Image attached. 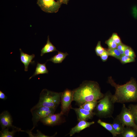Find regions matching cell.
<instances>
[{"mask_svg": "<svg viewBox=\"0 0 137 137\" xmlns=\"http://www.w3.org/2000/svg\"><path fill=\"white\" fill-rule=\"evenodd\" d=\"M73 101L80 106L85 102L100 100L104 96L99 84L96 81H85L73 90Z\"/></svg>", "mask_w": 137, "mask_h": 137, "instance_id": "1", "label": "cell"}, {"mask_svg": "<svg viewBox=\"0 0 137 137\" xmlns=\"http://www.w3.org/2000/svg\"><path fill=\"white\" fill-rule=\"evenodd\" d=\"M108 81L115 88V93L112 97L114 103H124L137 101V84L133 79H131L122 85L116 84L111 77H109Z\"/></svg>", "mask_w": 137, "mask_h": 137, "instance_id": "2", "label": "cell"}, {"mask_svg": "<svg viewBox=\"0 0 137 137\" xmlns=\"http://www.w3.org/2000/svg\"><path fill=\"white\" fill-rule=\"evenodd\" d=\"M112 95L109 92H107L98 101L94 110L95 115L101 118L112 117L114 104L112 100Z\"/></svg>", "mask_w": 137, "mask_h": 137, "instance_id": "3", "label": "cell"}, {"mask_svg": "<svg viewBox=\"0 0 137 137\" xmlns=\"http://www.w3.org/2000/svg\"><path fill=\"white\" fill-rule=\"evenodd\" d=\"M62 93L43 89L40 94L38 102L33 107L45 106L56 109L60 102Z\"/></svg>", "mask_w": 137, "mask_h": 137, "instance_id": "4", "label": "cell"}, {"mask_svg": "<svg viewBox=\"0 0 137 137\" xmlns=\"http://www.w3.org/2000/svg\"><path fill=\"white\" fill-rule=\"evenodd\" d=\"M56 109L45 106L33 107L30 111L32 115V120L33 127L30 130L32 131L37 126L41 119L48 115L54 114Z\"/></svg>", "mask_w": 137, "mask_h": 137, "instance_id": "5", "label": "cell"}, {"mask_svg": "<svg viewBox=\"0 0 137 137\" xmlns=\"http://www.w3.org/2000/svg\"><path fill=\"white\" fill-rule=\"evenodd\" d=\"M118 116L125 126L132 127L137 130V125L135 123L133 115L125 104H123L121 112Z\"/></svg>", "mask_w": 137, "mask_h": 137, "instance_id": "6", "label": "cell"}, {"mask_svg": "<svg viewBox=\"0 0 137 137\" xmlns=\"http://www.w3.org/2000/svg\"><path fill=\"white\" fill-rule=\"evenodd\" d=\"M73 101V92L68 89H66L62 93L61 97V111L63 115L68 114L70 109L71 104Z\"/></svg>", "mask_w": 137, "mask_h": 137, "instance_id": "7", "label": "cell"}, {"mask_svg": "<svg viewBox=\"0 0 137 137\" xmlns=\"http://www.w3.org/2000/svg\"><path fill=\"white\" fill-rule=\"evenodd\" d=\"M37 3L42 10L50 13L57 12L62 4L55 0H37Z\"/></svg>", "mask_w": 137, "mask_h": 137, "instance_id": "8", "label": "cell"}, {"mask_svg": "<svg viewBox=\"0 0 137 137\" xmlns=\"http://www.w3.org/2000/svg\"><path fill=\"white\" fill-rule=\"evenodd\" d=\"M63 115L61 112L59 113L52 114L43 118L40 121L44 125L53 126L60 124L62 121V116Z\"/></svg>", "mask_w": 137, "mask_h": 137, "instance_id": "9", "label": "cell"}, {"mask_svg": "<svg viewBox=\"0 0 137 137\" xmlns=\"http://www.w3.org/2000/svg\"><path fill=\"white\" fill-rule=\"evenodd\" d=\"M12 119L9 112L7 111L3 112L0 115V124L2 129L11 128L12 129L18 128L12 125Z\"/></svg>", "mask_w": 137, "mask_h": 137, "instance_id": "10", "label": "cell"}, {"mask_svg": "<svg viewBox=\"0 0 137 137\" xmlns=\"http://www.w3.org/2000/svg\"><path fill=\"white\" fill-rule=\"evenodd\" d=\"M75 111L77 115V120L87 121L92 118L95 115L93 111H87L79 107V108H71Z\"/></svg>", "mask_w": 137, "mask_h": 137, "instance_id": "11", "label": "cell"}, {"mask_svg": "<svg viewBox=\"0 0 137 137\" xmlns=\"http://www.w3.org/2000/svg\"><path fill=\"white\" fill-rule=\"evenodd\" d=\"M94 123V121L88 122L85 120H81L79 121L77 124L71 129L69 133L70 136H72L76 133L79 132Z\"/></svg>", "mask_w": 137, "mask_h": 137, "instance_id": "12", "label": "cell"}, {"mask_svg": "<svg viewBox=\"0 0 137 137\" xmlns=\"http://www.w3.org/2000/svg\"><path fill=\"white\" fill-rule=\"evenodd\" d=\"M19 50L20 52V58L21 61L24 65L25 71H28V65L35 58V55L34 54L29 55L24 53L21 49H20Z\"/></svg>", "mask_w": 137, "mask_h": 137, "instance_id": "13", "label": "cell"}, {"mask_svg": "<svg viewBox=\"0 0 137 137\" xmlns=\"http://www.w3.org/2000/svg\"><path fill=\"white\" fill-rule=\"evenodd\" d=\"M56 51H58L56 49V47L50 42L49 36H48L46 44L41 50V56H42L45 53H50Z\"/></svg>", "mask_w": 137, "mask_h": 137, "instance_id": "14", "label": "cell"}, {"mask_svg": "<svg viewBox=\"0 0 137 137\" xmlns=\"http://www.w3.org/2000/svg\"><path fill=\"white\" fill-rule=\"evenodd\" d=\"M112 124L115 131L119 134H121L123 132L125 126L121 121L118 115L114 119Z\"/></svg>", "mask_w": 137, "mask_h": 137, "instance_id": "15", "label": "cell"}, {"mask_svg": "<svg viewBox=\"0 0 137 137\" xmlns=\"http://www.w3.org/2000/svg\"><path fill=\"white\" fill-rule=\"evenodd\" d=\"M68 55L67 53H65L58 51L57 54L55 55L47 61H50L54 63H61Z\"/></svg>", "mask_w": 137, "mask_h": 137, "instance_id": "16", "label": "cell"}, {"mask_svg": "<svg viewBox=\"0 0 137 137\" xmlns=\"http://www.w3.org/2000/svg\"><path fill=\"white\" fill-rule=\"evenodd\" d=\"M121 134L123 137H137V130L132 127L126 126Z\"/></svg>", "mask_w": 137, "mask_h": 137, "instance_id": "17", "label": "cell"}, {"mask_svg": "<svg viewBox=\"0 0 137 137\" xmlns=\"http://www.w3.org/2000/svg\"><path fill=\"white\" fill-rule=\"evenodd\" d=\"M48 73V71L46 67V63L41 64L38 62L35 72L33 75L29 78V79L33 77H34L39 74Z\"/></svg>", "mask_w": 137, "mask_h": 137, "instance_id": "18", "label": "cell"}, {"mask_svg": "<svg viewBox=\"0 0 137 137\" xmlns=\"http://www.w3.org/2000/svg\"><path fill=\"white\" fill-rule=\"evenodd\" d=\"M9 128H7L2 129L0 131V137H13L17 132L22 131L21 129L20 128L12 129L11 131L9 130Z\"/></svg>", "mask_w": 137, "mask_h": 137, "instance_id": "19", "label": "cell"}, {"mask_svg": "<svg viewBox=\"0 0 137 137\" xmlns=\"http://www.w3.org/2000/svg\"><path fill=\"white\" fill-rule=\"evenodd\" d=\"M97 122L99 124L110 132L113 137H116L119 134L114 130L112 124L102 121L100 119L98 120Z\"/></svg>", "mask_w": 137, "mask_h": 137, "instance_id": "20", "label": "cell"}, {"mask_svg": "<svg viewBox=\"0 0 137 137\" xmlns=\"http://www.w3.org/2000/svg\"><path fill=\"white\" fill-rule=\"evenodd\" d=\"M98 102V101H88L85 102L79 107L87 111H93Z\"/></svg>", "mask_w": 137, "mask_h": 137, "instance_id": "21", "label": "cell"}, {"mask_svg": "<svg viewBox=\"0 0 137 137\" xmlns=\"http://www.w3.org/2000/svg\"><path fill=\"white\" fill-rule=\"evenodd\" d=\"M109 56L120 60L121 55L119 50L117 48L107 49Z\"/></svg>", "mask_w": 137, "mask_h": 137, "instance_id": "22", "label": "cell"}, {"mask_svg": "<svg viewBox=\"0 0 137 137\" xmlns=\"http://www.w3.org/2000/svg\"><path fill=\"white\" fill-rule=\"evenodd\" d=\"M37 133L36 134H33L31 132V131L27 130L26 131L22 130V131L26 132L28 134L29 137H54L56 134V133L53 135L49 136L46 135L45 134L43 133L41 131L39 130H37Z\"/></svg>", "mask_w": 137, "mask_h": 137, "instance_id": "23", "label": "cell"}, {"mask_svg": "<svg viewBox=\"0 0 137 137\" xmlns=\"http://www.w3.org/2000/svg\"><path fill=\"white\" fill-rule=\"evenodd\" d=\"M128 109L133 114L135 123L137 125V104L130 105L128 107Z\"/></svg>", "mask_w": 137, "mask_h": 137, "instance_id": "24", "label": "cell"}, {"mask_svg": "<svg viewBox=\"0 0 137 137\" xmlns=\"http://www.w3.org/2000/svg\"><path fill=\"white\" fill-rule=\"evenodd\" d=\"M105 49L103 48L101 46L100 41H99L95 47V50L97 55L100 56L103 53Z\"/></svg>", "mask_w": 137, "mask_h": 137, "instance_id": "25", "label": "cell"}, {"mask_svg": "<svg viewBox=\"0 0 137 137\" xmlns=\"http://www.w3.org/2000/svg\"><path fill=\"white\" fill-rule=\"evenodd\" d=\"M124 55L133 59L135 57L134 52L131 47L128 46L125 50Z\"/></svg>", "mask_w": 137, "mask_h": 137, "instance_id": "26", "label": "cell"}, {"mask_svg": "<svg viewBox=\"0 0 137 137\" xmlns=\"http://www.w3.org/2000/svg\"><path fill=\"white\" fill-rule=\"evenodd\" d=\"M105 43L108 46L109 49H114L117 48V44L111 37L106 41Z\"/></svg>", "mask_w": 137, "mask_h": 137, "instance_id": "27", "label": "cell"}, {"mask_svg": "<svg viewBox=\"0 0 137 137\" xmlns=\"http://www.w3.org/2000/svg\"><path fill=\"white\" fill-rule=\"evenodd\" d=\"M120 60L122 63L125 64L134 62L135 60L134 59L132 58L124 55L121 56Z\"/></svg>", "mask_w": 137, "mask_h": 137, "instance_id": "28", "label": "cell"}, {"mask_svg": "<svg viewBox=\"0 0 137 137\" xmlns=\"http://www.w3.org/2000/svg\"><path fill=\"white\" fill-rule=\"evenodd\" d=\"M128 47V46L122 43L117 45V48L119 50L122 56L124 55L125 51Z\"/></svg>", "mask_w": 137, "mask_h": 137, "instance_id": "29", "label": "cell"}, {"mask_svg": "<svg viewBox=\"0 0 137 137\" xmlns=\"http://www.w3.org/2000/svg\"><path fill=\"white\" fill-rule=\"evenodd\" d=\"M111 38L117 45L122 43L120 37L116 33H113Z\"/></svg>", "mask_w": 137, "mask_h": 137, "instance_id": "30", "label": "cell"}, {"mask_svg": "<svg viewBox=\"0 0 137 137\" xmlns=\"http://www.w3.org/2000/svg\"><path fill=\"white\" fill-rule=\"evenodd\" d=\"M109 56L107 49H105L104 52L100 56L102 60L105 62L107 59L108 56Z\"/></svg>", "mask_w": 137, "mask_h": 137, "instance_id": "31", "label": "cell"}, {"mask_svg": "<svg viewBox=\"0 0 137 137\" xmlns=\"http://www.w3.org/2000/svg\"><path fill=\"white\" fill-rule=\"evenodd\" d=\"M7 98L5 94L2 91H0V98L3 100H5Z\"/></svg>", "mask_w": 137, "mask_h": 137, "instance_id": "32", "label": "cell"}, {"mask_svg": "<svg viewBox=\"0 0 137 137\" xmlns=\"http://www.w3.org/2000/svg\"><path fill=\"white\" fill-rule=\"evenodd\" d=\"M57 1L61 3L62 4H67L70 0H56Z\"/></svg>", "mask_w": 137, "mask_h": 137, "instance_id": "33", "label": "cell"}]
</instances>
